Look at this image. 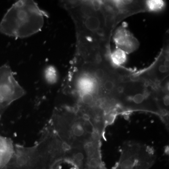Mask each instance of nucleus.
Wrapping results in <instances>:
<instances>
[{"label": "nucleus", "mask_w": 169, "mask_h": 169, "mask_svg": "<svg viewBox=\"0 0 169 169\" xmlns=\"http://www.w3.org/2000/svg\"><path fill=\"white\" fill-rule=\"evenodd\" d=\"M75 25L76 49L84 51H108L114 29L110 25L102 1H63Z\"/></svg>", "instance_id": "nucleus-1"}, {"label": "nucleus", "mask_w": 169, "mask_h": 169, "mask_svg": "<svg viewBox=\"0 0 169 169\" xmlns=\"http://www.w3.org/2000/svg\"><path fill=\"white\" fill-rule=\"evenodd\" d=\"M47 13L31 0H19L8 9L0 23V33L15 38L33 36L42 30Z\"/></svg>", "instance_id": "nucleus-2"}, {"label": "nucleus", "mask_w": 169, "mask_h": 169, "mask_svg": "<svg viewBox=\"0 0 169 169\" xmlns=\"http://www.w3.org/2000/svg\"><path fill=\"white\" fill-rule=\"evenodd\" d=\"M155 159L152 149L138 142L129 141L123 146L120 159L114 169H149Z\"/></svg>", "instance_id": "nucleus-3"}, {"label": "nucleus", "mask_w": 169, "mask_h": 169, "mask_svg": "<svg viewBox=\"0 0 169 169\" xmlns=\"http://www.w3.org/2000/svg\"><path fill=\"white\" fill-rule=\"evenodd\" d=\"M26 91L16 80L9 65L0 67V109L4 110L15 101L22 97Z\"/></svg>", "instance_id": "nucleus-4"}, {"label": "nucleus", "mask_w": 169, "mask_h": 169, "mask_svg": "<svg viewBox=\"0 0 169 169\" xmlns=\"http://www.w3.org/2000/svg\"><path fill=\"white\" fill-rule=\"evenodd\" d=\"M113 40L116 48L121 49L127 54L136 50L140 46L137 39L123 26L116 30L113 35Z\"/></svg>", "instance_id": "nucleus-5"}, {"label": "nucleus", "mask_w": 169, "mask_h": 169, "mask_svg": "<svg viewBox=\"0 0 169 169\" xmlns=\"http://www.w3.org/2000/svg\"><path fill=\"white\" fill-rule=\"evenodd\" d=\"M15 144L9 138L0 136V169H3L10 161L14 152Z\"/></svg>", "instance_id": "nucleus-6"}, {"label": "nucleus", "mask_w": 169, "mask_h": 169, "mask_svg": "<svg viewBox=\"0 0 169 169\" xmlns=\"http://www.w3.org/2000/svg\"><path fill=\"white\" fill-rule=\"evenodd\" d=\"M127 53L118 48L111 51L110 55V61L116 67H122V65L127 62Z\"/></svg>", "instance_id": "nucleus-7"}, {"label": "nucleus", "mask_w": 169, "mask_h": 169, "mask_svg": "<svg viewBox=\"0 0 169 169\" xmlns=\"http://www.w3.org/2000/svg\"><path fill=\"white\" fill-rule=\"evenodd\" d=\"M146 10L149 12H161L165 10L166 3L161 0H149L145 1Z\"/></svg>", "instance_id": "nucleus-8"}, {"label": "nucleus", "mask_w": 169, "mask_h": 169, "mask_svg": "<svg viewBox=\"0 0 169 169\" xmlns=\"http://www.w3.org/2000/svg\"><path fill=\"white\" fill-rule=\"evenodd\" d=\"M45 77L46 81L50 84L56 82L57 79V73L56 69L53 66H49L45 71Z\"/></svg>", "instance_id": "nucleus-9"}]
</instances>
